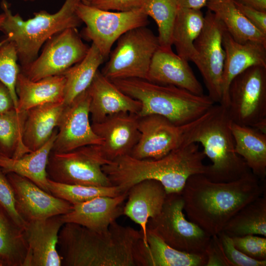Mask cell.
<instances>
[{
  "instance_id": "obj_28",
  "label": "cell",
  "mask_w": 266,
  "mask_h": 266,
  "mask_svg": "<svg viewBox=\"0 0 266 266\" xmlns=\"http://www.w3.org/2000/svg\"><path fill=\"white\" fill-rule=\"evenodd\" d=\"M235 0H208L206 6L223 23L227 31L240 43L254 41L266 46V34L242 14Z\"/></svg>"
},
{
  "instance_id": "obj_16",
  "label": "cell",
  "mask_w": 266,
  "mask_h": 266,
  "mask_svg": "<svg viewBox=\"0 0 266 266\" xmlns=\"http://www.w3.org/2000/svg\"><path fill=\"white\" fill-rule=\"evenodd\" d=\"M11 185L16 210L25 223L69 212L73 204L41 189L28 178L6 174Z\"/></svg>"
},
{
  "instance_id": "obj_29",
  "label": "cell",
  "mask_w": 266,
  "mask_h": 266,
  "mask_svg": "<svg viewBox=\"0 0 266 266\" xmlns=\"http://www.w3.org/2000/svg\"><path fill=\"white\" fill-rule=\"evenodd\" d=\"M204 17L200 9L178 7L174 22L172 44L181 58L193 62L197 52L194 41L203 27Z\"/></svg>"
},
{
  "instance_id": "obj_45",
  "label": "cell",
  "mask_w": 266,
  "mask_h": 266,
  "mask_svg": "<svg viewBox=\"0 0 266 266\" xmlns=\"http://www.w3.org/2000/svg\"><path fill=\"white\" fill-rule=\"evenodd\" d=\"M241 3L257 10L266 12V0H236Z\"/></svg>"
},
{
  "instance_id": "obj_12",
  "label": "cell",
  "mask_w": 266,
  "mask_h": 266,
  "mask_svg": "<svg viewBox=\"0 0 266 266\" xmlns=\"http://www.w3.org/2000/svg\"><path fill=\"white\" fill-rule=\"evenodd\" d=\"M203 28L194 41L197 52L193 62L200 71L208 91L215 103H220L222 95V74L225 52L222 39L226 28L220 19L207 10Z\"/></svg>"
},
{
  "instance_id": "obj_2",
  "label": "cell",
  "mask_w": 266,
  "mask_h": 266,
  "mask_svg": "<svg viewBox=\"0 0 266 266\" xmlns=\"http://www.w3.org/2000/svg\"><path fill=\"white\" fill-rule=\"evenodd\" d=\"M265 192V185L249 171L227 182L211 181L203 174L193 175L180 193L189 220L212 236L222 232L239 210Z\"/></svg>"
},
{
  "instance_id": "obj_8",
  "label": "cell",
  "mask_w": 266,
  "mask_h": 266,
  "mask_svg": "<svg viewBox=\"0 0 266 266\" xmlns=\"http://www.w3.org/2000/svg\"><path fill=\"white\" fill-rule=\"evenodd\" d=\"M101 72L110 80L126 78L147 80L153 55L160 46L158 36L146 26L122 35Z\"/></svg>"
},
{
  "instance_id": "obj_32",
  "label": "cell",
  "mask_w": 266,
  "mask_h": 266,
  "mask_svg": "<svg viewBox=\"0 0 266 266\" xmlns=\"http://www.w3.org/2000/svg\"><path fill=\"white\" fill-rule=\"evenodd\" d=\"M104 60L99 49L92 43L85 57L62 73L65 78V105L70 103L87 89Z\"/></svg>"
},
{
  "instance_id": "obj_6",
  "label": "cell",
  "mask_w": 266,
  "mask_h": 266,
  "mask_svg": "<svg viewBox=\"0 0 266 266\" xmlns=\"http://www.w3.org/2000/svg\"><path fill=\"white\" fill-rule=\"evenodd\" d=\"M110 81L140 102L138 117L160 115L179 126L198 118L215 104L207 95H196L173 85L133 78Z\"/></svg>"
},
{
  "instance_id": "obj_46",
  "label": "cell",
  "mask_w": 266,
  "mask_h": 266,
  "mask_svg": "<svg viewBox=\"0 0 266 266\" xmlns=\"http://www.w3.org/2000/svg\"><path fill=\"white\" fill-rule=\"evenodd\" d=\"M5 18V14L3 12L0 14V25L1 24Z\"/></svg>"
},
{
  "instance_id": "obj_1",
  "label": "cell",
  "mask_w": 266,
  "mask_h": 266,
  "mask_svg": "<svg viewBox=\"0 0 266 266\" xmlns=\"http://www.w3.org/2000/svg\"><path fill=\"white\" fill-rule=\"evenodd\" d=\"M146 246L140 230L116 221L102 232L65 223L58 242L64 266H145Z\"/></svg>"
},
{
  "instance_id": "obj_5",
  "label": "cell",
  "mask_w": 266,
  "mask_h": 266,
  "mask_svg": "<svg viewBox=\"0 0 266 266\" xmlns=\"http://www.w3.org/2000/svg\"><path fill=\"white\" fill-rule=\"evenodd\" d=\"M81 0H65L54 13L45 10L34 13V16L24 20L19 13L13 14L9 3L1 2L5 18L0 31L5 35L1 41L14 43L20 68L31 64L38 56L41 47L52 36L70 28L79 27L82 23L76 9Z\"/></svg>"
},
{
  "instance_id": "obj_34",
  "label": "cell",
  "mask_w": 266,
  "mask_h": 266,
  "mask_svg": "<svg viewBox=\"0 0 266 266\" xmlns=\"http://www.w3.org/2000/svg\"><path fill=\"white\" fill-rule=\"evenodd\" d=\"M26 111L16 108L0 113V155L14 159L31 152L23 140Z\"/></svg>"
},
{
  "instance_id": "obj_17",
  "label": "cell",
  "mask_w": 266,
  "mask_h": 266,
  "mask_svg": "<svg viewBox=\"0 0 266 266\" xmlns=\"http://www.w3.org/2000/svg\"><path fill=\"white\" fill-rule=\"evenodd\" d=\"M138 119L137 114L120 112L92 123L94 133L102 139L100 149L107 161L130 154L140 136Z\"/></svg>"
},
{
  "instance_id": "obj_14",
  "label": "cell",
  "mask_w": 266,
  "mask_h": 266,
  "mask_svg": "<svg viewBox=\"0 0 266 266\" xmlns=\"http://www.w3.org/2000/svg\"><path fill=\"white\" fill-rule=\"evenodd\" d=\"M90 100L86 89L65 104L52 151L66 152L84 146L102 144V139L94 133L90 123Z\"/></svg>"
},
{
  "instance_id": "obj_31",
  "label": "cell",
  "mask_w": 266,
  "mask_h": 266,
  "mask_svg": "<svg viewBox=\"0 0 266 266\" xmlns=\"http://www.w3.org/2000/svg\"><path fill=\"white\" fill-rule=\"evenodd\" d=\"M147 241L145 266H206V255L188 253L174 249L149 230H147Z\"/></svg>"
},
{
  "instance_id": "obj_33",
  "label": "cell",
  "mask_w": 266,
  "mask_h": 266,
  "mask_svg": "<svg viewBox=\"0 0 266 266\" xmlns=\"http://www.w3.org/2000/svg\"><path fill=\"white\" fill-rule=\"evenodd\" d=\"M222 232L232 237L251 234L266 237V192L239 210L228 222Z\"/></svg>"
},
{
  "instance_id": "obj_11",
  "label": "cell",
  "mask_w": 266,
  "mask_h": 266,
  "mask_svg": "<svg viewBox=\"0 0 266 266\" xmlns=\"http://www.w3.org/2000/svg\"><path fill=\"white\" fill-rule=\"evenodd\" d=\"M76 11L86 25L83 35L92 41L105 60L109 57L114 43L122 35L131 29L149 24L148 17L140 9L112 12L81 1Z\"/></svg>"
},
{
  "instance_id": "obj_21",
  "label": "cell",
  "mask_w": 266,
  "mask_h": 266,
  "mask_svg": "<svg viewBox=\"0 0 266 266\" xmlns=\"http://www.w3.org/2000/svg\"><path fill=\"white\" fill-rule=\"evenodd\" d=\"M128 192L114 197L99 196L74 204L68 213L61 215L64 222L80 225L91 230L102 232L123 215V204Z\"/></svg>"
},
{
  "instance_id": "obj_38",
  "label": "cell",
  "mask_w": 266,
  "mask_h": 266,
  "mask_svg": "<svg viewBox=\"0 0 266 266\" xmlns=\"http://www.w3.org/2000/svg\"><path fill=\"white\" fill-rule=\"evenodd\" d=\"M219 245L228 266H266V260L251 258L238 250L233 239L223 232L217 234Z\"/></svg>"
},
{
  "instance_id": "obj_7",
  "label": "cell",
  "mask_w": 266,
  "mask_h": 266,
  "mask_svg": "<svg viewBox=\"0 0 266 266\" xmlns=\"http://www.w3.org/2000/svg\"><path fill=\"white\" fill-rule=\"evenodd\" d=\"M147 230L171 247L188 253L205 255L211 236L186 219L181 193L166 194L160 212L149 219Z\"/></svg>"
},
{
  "instance_id": "obj_19",
  "label": "cell",
  "mask_w": 266,
  "mask_h": 266,
  "mask_svg": "<svg viewBox=\"0 0 266 266\" xmlns=\"http://www.w3.org/2000/svg\"><path fill=\"white\" fill-rule=\"evenodd\" d=\"M147 80L158 84L173 85L196 95H204L203 87L188 61L175 54L171 48L159 47L152 58Z\"/></svg>"
},
{
  "instance_id": "obj_48",
  "label": "cell",
  "mask_w": 266,
  "mask_h": 266,
  "mask_svg": "<svg viewBox=\"0 0 266 266\" xmlns=\"http://www.w3.org/2000/svg\"><path fill=\"white\" fill-rule=\"evenodd\" d=\"M22 0L25 1H34L37 0Z\"/></svg>"
},
{
  "instance_id": "obj_4",
  "label": "cell",
  "mask_w": 266,
  "mask_h": 266,
  "mask_svg": "<svg viewBox=\"0 0 266 266\" xmlns=\"http://www.w3.org/2000/svg\"><path fill=\"white\" fill-rule=\"evenodd\" d=\"M231 122L227 108L215 103L200 117L183 125L184 145L201 144L211 162L206 165L204 175L214 182H231L251 171L235 152Z\"/></svg>"
},
{
  "instance_id": "obj_26",
  "label": "cell",
  "mask_w": 266,
  "mask_h": 266,
  "mask_svg": "<svg viewBox=\"0 0 266 266\" xmlns=\"http://www.w3.org/2000/svg\"><path fill=\"white\" fill-rule=\"evenodd\" d=\"M57 132L56 128L50 139L42 147L19 158H8L0 155V167L2 171L5 174L14 173L25 177L50 193L46 167Z\"/></svg>"
},
{
  "instance_id": "obj_18",
  "label": "cell",
  "mask_w": 266,
  "mask_h": 266,
  "mask_svg": "<svg viewBox=\"0 0 266 266\" xmlns=\"http://www.w3.org/2000/svg\"><path fill=\"white\" fill-rule=\"evenodd\" d=\"M61 215L26 223L24 232L28 250L24 266H61L58 247Z\"/></svg>"
},
{
  "instance_id": "obj_37",
  "label": "cell",
  "mask_w": 266,
  "mask_h": 266,
  "mask_svg": "<svg viewBox=\"0 0 266 266\" xmlns=\"http://www.w3.org/2000/svg\"><path fill=\"white\" fill-rule=\"evenodd\" d=\"M16 47L11 42L0 41V81L9 89L15 108L17 105L16 83L20 72Z\"/></svg>"
},
{
  "instance_id": "obj_40",
  "label": "cell",
  "mask_w": 266,
  "mask_h": 266,
  "mask_svg": "<svg viewBox=\"0 0 266 266\" xmlns=\"http://www.w3.org/2000/svg\"><path fill=\"white\" fill-rule=\"evenodd\" d=\"M15 203L11 185L6 174L0 167V204L6 209L16 222L24 229L26 223L17 213Z\"/></svg>"
},
{
  "instance_id": "obj_25",
  "label": "cell",
  "mask_w": 266,
  "mask_h": 266,
  "mask_svg": "<svg viewBox=\"0 0 266 266\" xmlns=\"http://www.w3.org/2000/svg\"><path fill=\"white\" fill-rule=\"evenodd\" d=\"M65 106L64 102L47 103L26 111L23 140L31 152L48 141L57 128Z\"/></svg>"
},
{
  "instance_id": "obj_15",
  "label": "cell",
  "mask_w": 266,
  "mask_h": 266,
  "mask_svg": "<svg viewBox=\"0 0 266 266\" xmlns=\"http://www.w3.org/2000/svg\"><path fill=\"white\" fill-rule=\"evenodd\" d=\"M139 139L130 155L139 159H157L184 145L183 126L158 115L139 117Z\"/></svg>"
},
{
  "instance_id": "obj_39",
  "label": "cell",
  "mask_w": 266,
  "mask_h": 266,
  "mask_svg": "<svg viewBox=\"0 0 266 266\" xmlns=\"http://www.w3.org/2000/svg\"><path fill=\"white\" fill-rule=\"evenodd\" d=\"M235 247L247 256L259 261L266 260V238L257 235L232 237Z\"/></svg>"
},
{
  "instance_id": "obj_20",
  "label": "cell",
  "mask_w": 266,
  "mask_h": 266,
  "mask_svg": "<svg viewBox=\"0 0 266 266\" xmlns=\"http://www.w3.org/2000/svg\"><path fill=\"white\" fill-rule=\"evenodd\" d=\"M222 45L225 52L222 74V95L221 104L228 105L230 83L237 75L249 67L259 66L266 67V46L256 42L240 43L225 31Z\"/></svg>"
},
{
  "instance_id": "obj_24",
  "label": "cell",
  "mask_w": 266,
  "mask_h": 266,
  "mask_svg": "<svg viewBox=\"0 0 266 266\" xmlns=\"http://www.w3.org/2000/svg\"><path fill=\"white\" fill-rule=\"evenodd\" d=\"M65 87V78L63 75L33 81L20 71L16 83V109L26 111L47 103L64 102Z\"/></svg>"
},
{
  "instance_id": "obj_13",
  "label": "cell",
  "mask_w": 266,
  "mask_h": 266,
  "mask_svg": "<svg viewBox=\"0 0 266 266\" xmlns=\"http://www.w3.org/2000/svg\"><path fill=\"white\" fill-rule=\"evenodd\" d=\"M89 48L82 40L77 28L66 29L49 38L41 53L31 64L20 68V71L33 81L62 75L81 61Z\"/></svg>"
},
{
  "instance_id": "obj_30",
  "label": "cell",
  "mask_w": 266,
  "mask_h": 266,
  "mask_svg": "<svg viewBox=\"0 0 266 266\" xmlns=\"http://www.w3.org/2000/svg\"><path fill=\"white\" fill-rule=\"evenodd\" d=\"M28 250L24 229L0 204V266H24Z\"/></svg>"
},
{
  "instance_id": "obj_44",
  "label": "cell",
  "mask_w": 266,
  "mask_h": 266,
  "mask_svg": "<svg viewBox=\"0 0 266 266\" xmlns=\"http://www.w3.org/2000/svg\"><path fill=\"white\" fill-rule=\"evenodd\" d=\"M178 7L201 9L206 6L208 0H176Z\"/></svg>"
},
{
  "instance_id": "obj_35",
  "label": "cell",
  "mask_w": 266,
  "mask_h": 266,
  "mask_svg": "<svg viewBox=\"0 0 266 266\" xmlns=\"http://www.w3.org/2000/svg\"><path fill=\"white\" fill-rule=\"evenodd\" d=\"M178 6L176 0H141L138 9L155 21L160 47L171 48L174 22Z\"/></svg>"
},
{
  "instance_id": "obj_41",
  "label": "cell",
  "mask_w": 266,
  "mask_h": 266,
  "mask_svg": "<svg viewBox=\"0 0 266 266\" xmlns=\"http://www.w3.org/2000/svg\"><path fill=\"white\" fill-rule=\"evenodd\" d=\"M141 0H94L90 5L105 10L129 11L138 9Z\"/></svg>"
},
{
  "instance_id": "obj_23",
  "label": "cell",
  "mask_w": 266,
  "mask_h": 266,
  "mask_svg": "<svg viewBox=\"0 0 266 266\" xmlns=\"http://www.w3.org/2000/svg\"><path fill=\"white\" fill-rule=\"evenodd\" d=\"M166 194L162 183L152 179L139 182L128 191L123 215L140 226L144 242L147 246V222L149 219L160 212Z\"/></svg>"
},
{
  "instance_id": "obj_49",
  "label": "cell",
  "mask_w": 266,
  "mask_h": 266,
  "mask_svg": "<svg viewBox=\"0 0 266 266\" xmlns=\"http://www.w3.org/2000/svg\"></svg>"
},
{
  "instance_id": "obj_36",
  "label": "cell",
  "mask_w": 266,
  "mask_h": 266,
  "mask_svg": "<svg viewBox=\"0 0 266 266\" xmlns=\"http://www.w3.org/2000/svg\"><path fill=\"white\" fill-rule=\"evenodd\" d=\"M48 182L50 194L73 205L99 196L114 197L123 193L118 187L114 186L97 187L69 185L55 182L48 178Z\"/></svg>"
},
{
  "instance_id": "obj_10",
  "label": "cell",
  "mask_w": 266,
  "mask_h": 266,
  "mask_svg": "<svg viewBox=\"0 0 266 266\" xmlns=\"http://www.w3.org/2000/svg\"><path fill=\"white\" fill-rule=\"evenodd\" d=\"M100 145L84 146L66 152L51 151L46 167L48 179L55 182L84 186H112L102 169L109 163Z\"/></svg>"
},
{
  "instance_id": "obj_43",
  "label": "cell",
  "mask_w": 266,
  "mask_h": 266,
  "mask_svg": "<svg viewBox=\"0 0 266 266\" xmlns=\"http://www.w3.org/2000/svg\"><path fill=\"white\" fill-rule=\"evenodd\" d=\"M15 108L14 102L9 89L0 81V113Z\"/></svg>"
},
{
  "instance_id": "obj_3",
  "label": "cell",
  "mask_w": 266,
  "mask_h": 266,
  "mask_svg": "<svg viewBox=\"0 0 266 266\" xmlns=\"http://www.w3.org/2000/svg\"><path fill=\"white\" fill-rule=\"evenodd\" d=\"M206 158L197 143L183 145L157 159H139L130 155L120 157L104 165L102 169L112 186L122 193L146 179L159 181L167 194L180 193L193 175L204 174Z\"/></svg>"
},
{
  "instance_id": "obj_27",
  "label": "cell",
  "mask_w": 266,
  "mask_h": 266,
  "mask_svg": "<svg viewBox=\"0 0 266 266\" xmlns=\"http://www.w3.org/2000/svg\"><path fill=\"white\" fill-rule=\"evenodd\" d=\"M231 130L235 150L243 159L251 171L259 179L266 176V133L232 121Z\"/></svg>"
},
{
  "instance_id": "obj_22",
  "label": "cell",
  "mask_w": 266,
  "mask_h": 266,
  "mask_svg": "<svg viewBox=\"0 0 266 266\" xmlns=\"http://www.w3.org/2000/svg\"><path fill=\"white\" fill-rule=\"evenodd\" d=\"M87 90L91 98L89 111L92 123L120 112L137 114L140 110L139 101L121 91L99 70Z\"/></svg>"
},
{
  "instance_id": "obj_42",
  "label": "cell",
  "mask_w": 266,
  "mask_h": 266,
  "mask_svg": "<svg viewBox=\"0 0 266 266\" xmlns=\"http://www.w3.org/2000/svg\"><path fill=\"white\" fill-rule=\"evenodd\" d=\"M234 1L237 8L249 22L266 34V12L246 6L236 0Z\"/></svg>"
},
{
  "instance_id": "obj_9",
  "label": "cell",
  "mask_w": 266,
  "mask_h": 266,
  "mask_svg": "<svg viewBox=\"0 0 266 266\" xmlns=\"http://www.w3.org/2000/svg\"><path fill=\"white\" fill-rule=\"evenodd\" d=\"M228 101L232 122L266 133V67L252 66L234 77Z\"/></svg>"
},
{
  "instance_id": "obj_47",
  "label": "cell",
  "mask_w": 266,
  "mask_h": 266,
  "mask_svg": "<svg viewBox=\"0 0 266 266\" xmlns=\"http://www.w3.org/2000/svg\"><path fill=\"white\" fill-rule=\"evenodd\" d=\"M94 0H81V2L87 5H90Z\"/></svg>"
}]
</instances>
